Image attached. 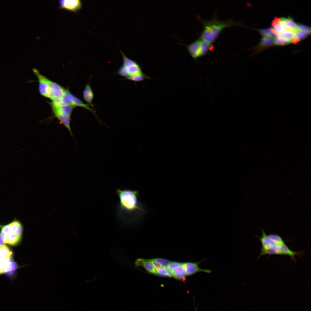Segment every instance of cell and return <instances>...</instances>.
<instances>
[{
	"instance_id": "6da1fadb",
	"label": "cell",
	"mask_w": 311,
	"mask_h": 311,
	"mask_svg": "<svg viewBox=\"0 0 311 311\" xmlns=\"http://www.w3.org/2000/svg\"><path fill=\"white\" fill-rule=\"evenodd\" d=\"M262 231V236L259 238L261 247L258 258L265 255H288L295 262V256L301 254V252L291 250L280 236L275 234L267 235L264 230Z\"/></svg>"
},
{
	"instance_id": "7a4b0ae2",
	"label": "cell",
	"mask_w": 311,
	"mask_h": 311,
	"mask_svg": "<svg viewBox=\"0 0 311 311\" xmlns=\"http://www.w3.org/2000/svg\"><path fill=\"white\" fill-rule=\"evenodd\" d=\"M116 192L120 199L119 215L125 222H130L134 219L136 212L141 210L138 203V192L120 189H117Z\"/></svg>"
},
{
	"instance_id": "3957f363",
	"label": "cell",
	"mask_w": 311,
	"mask_h": 311,
	"mask_svg": "<svg viewBox=\"0 0 311 311\" xmlns=\"http://www.w3.org/2000/svg\"><path fill=\"white\" fill-rule=\"evenodd\" d=\"M198 18L202 23L203 27L200 38L211 44L217 39L224 29L233 26L242 25L240 22H235L231 20H220L215 14L210 20H207L199 16H198Z\"/></svg>"
},
{
	"instance_id": "277c9868",
	"label": "cell",
	"mask_w": 311,
	"mask_h": 311,
	"mask_svg": "<svg viewBox=\"0 0 311 311\" xmlns=\"http://www.w3.org/2000/svg\"><path fill=\"white\" fill-rule=\"evenodd\" d=\"M0 235L5 244L14 246L18 244L22 240L23 227L21 222L15 219L4 225H0Z\"/></svg>"
},
{
	"instance_id": "5b68a950",
	"label": "cell",
	"mask_w": 311,
	"mask_h": 311,
	"mask_svg": "<svg viewBox=\"0 0 311 311\" xmlns=\"http://www.w3.org/2000/svg\"><path fill=\"white\" fill-rule=\"evenodd\" d=\"M55 117L69 131L72 136L73 134L71 126V116L74 107L65 105L56 107L51 106Z\"/></svg>"
},
{
	"instance_id": "8992f818",
	"label": "cell",
	"mask_w": 311,
	"mask_h": 311,
	"mask_svg": "<svg viewBox=\"0 0 311 311\" xmlns=\"http://www.w3.org/2000/svg\"><path fill=\"white\" fill-rule=\"evenodd\" d=\"M187 48L191 57L196 59L212 51L213 46L200 37L188 45Z\"/></svg>"
},
{
	"instance_id": "52a82bcc",
	"label": "cell",
	"mask_w": 311,
	"mask_h": 311,
	"mask_svg": "<svg viewBox=\"0 0 311 311\" xmlns=\"http://www.w3.org/2000/svg\"><path fill=\"white\" fill-rule=\"evenodd\" d=\"M120 52L123 58V65L126 69L128 76H137L143 74L137 63L128 58L122 51Z\"/></svg>"
},
{
	"instance_id": "ba28073f",
	"label": "cell",
	"mask_w": 311,
	"mask_h": 311,
	"mask_svg": "<svg viewBox=\"0 0 311 311\" xmlns=\"http://www.w3.org/2000/svg\"><path fill=\"white\" fill-rule=\"evenodd\" d=\"M33 71L38 80V88L40 94L47 97L51 80L41 74L36 69H33Z\"/></svg>"
},
{
	"instance_id": "9c48e42d",
	"label": "cell",
	"mask_w": 311,
	"mask_h": 311,
	"mask_svg": "<svg viewBox=\"0 0 311 311\" xmlns=\"http://www.w3.org/2000/svg\"><path fill=\"white\" fill-rule=\"evenodd\" d=\"M205 259L197 262H186L183 263L187 275L189 276L199 272H203L210 273L212 271L210 270L200 268L199 266V264Z\"/></svg>"
},
{
	"instance_id": "30bf717a",
	"label": "cell",
	"mask_w": 311,
	"mask_h": 311,
	"mask_svg": "<svg viewBox=\"0 0 311 311\" xmlns=\"http://www.w3.org/2000/svg\"><path fill=\"white\" fill-rule=\"evenodd\" d=\"M65 90L58 84L51 80L47 97L51 100L56 98H61Z\"/></svg>"
},
{
	"instance_id": "8fae6325",
	"label": "cell",
	"mask_w": 311,
	"mask_h": 311,
	"mask_svg": "<svg viewBox=\"0 0 311 311\" xmlns=\"http://www.w3.org/2000/svg\"><path fill=\"white\" fill-rule=\"evenodd\" d=\"M59 5L61 8L76 12L81 8L82 4L79 0H61Z\"/></svg>"
},
{
	"instance_id": "7c38bea8",
	"label": "cell",
	"mask_w": 311,
	"mask_h": 311,
	"mask_svg": "<svg viewBox=\"0 0 311 311\" xmlns=\"http://www.w3.org/2000/svg\"><path fill=\"white\" fill-rule=\"evenodd\" d=\"M135 265L136 267L142 266L149 272L156 274L157 270L149 261V259L139 258L136 260Z\"/></svg>"
},
{
	"instance_id": "4fadbf2b",
	"label": "cell",
	"mask_w": 311,
	"mask_h": 311,
	"mask_svg": "<svg viewBox=\"0 0 311 311\" xmlns=\"http://www.w3.org/2000/svg\"><path fill=\"white\" fill-rule=\"evenodd\" d=\"M12 253L5 244L0 246V262L4 263L11 261Z\"/></svg>"
},
{
	"instance_id": "5bb4252c",
	"label": "cell",
	"mask_w": 311,
	"mask_h": 311,
	"mask_svg": "<svg viewBox=\"0 0 311 311\" xmlns=\"http://www.w3.org/2000/svg\"><path fill=\"white\" fill-rule=\"evenodd\" d=\"M83 97L88 105L94 108L92 101L94 98V93L89 84H87L86 86L84 89L83 92Z\"/></svg>"
},
{
	"instance_id": "9a60e30c",
	"label": "cell",
	"mask_w": 311,
	"mask_h": 311,
	"mask_svg": "<svg viewBox=\"0 0 311 311\" xmlns=\"http://www.w3.org/2000/svg\"><path fill=\"white\" fill-rule=\"evenodd\" d=\"M280 21L284 24L291 31L295 34L301 31L298 26L297 24L295 23L290 18H279Z\"/></svg>"
},
{
	"instance_id": "2e32d148",
	"label": "cell",
	"mask_w": 311,
	"mask_h": 311,
	"mask_svg": "<svg viewBox=\"0 0 311 311\" xmlns=\"http://www.w3.org/2000/svg\"><path fill=\"white\" fill-rule=\"evenodd\" d=\"M171 271L172 276L176 279L183 281L185 280L187 275L183 265V263L178 267Z\"/></svg>"
},
{
	"instance_id": "e0dca14e",
	"label": "cell",
	"mask_w": 311,
	"mask_h": 311,
	"mask_svg": "<svg viewBox=\"0 0 311 311\" xmlns=\"http://www.w3.org/2000/svg\"><path fill=\"white\" fill-rule=\"evenodd\" d=\"M275 36H263L261 39L260 45L263 47H266L272 45L274 43Z\"/></svg>"
},
{
	"instance_id": "ac0fdd59",
	"label": "cell",
	"mask_w": 311,
	"mask_h": 311,
	"mask_svg": "<svg viewBox=\"0 0 311 311\" xmlns=\"http://www.w3.org/2000/svg\"><path fill=\"white\" fill-rule=\"evenodd\" d=\"M156 270V274L158 276L170 277L172 276L171 271L167 267L162 266Z\"/></svg>"
},
{
	"instance_id": "d6986e66",
	"label": "cell",
	"mask_w": 311,
	"mask_h": 311,
	"mask_svg": "<svg viewBox=\"0 0 311 311\" xmlns=\"http://www.w3.org/2000/svg\"><path fill=\"white\" fill-rule=\"evenodd\" d=\"M18 268V265L16 262L10 261L5 263L4 270L5 272L14 270Z\"/></svg>"
},
{
	"instance_id": "ffe728a7",
	"label": "cell",
	"mask_w": 311,
	"mask_h": 311,
	"mask_svg": "<svg viewBox=\"0 0 311 311\" xmlns=\"http://www.w3.org/2000/svg\"><path fill=\"white\" fill-rule=\"evenodd\" d=\"M291 43L288 40L279 36H275L274 44L278 45H284Z\"/></svg>"
},
{
	"instance_id": "44dd1931",
	"label": "cell",
	"mask_w": 311,
	"mask_h": 311,
	"mask_svg": "<svg viewBox=\"0 0 311 311\" xmlns=\"http://www.w3.org/2000/svg\"><path fill=\"white\" fill-rule=\"evenodd\" d=\"M260 34L263 36H275L272 31V29L264 28L259 30Z\"/></svg>"
},
{
	"instance_id": "7402d4cb",
	"label": "cell",
	"mask_w": 311,
	"mask_h": 311,
	"mask_svg": "<svg viewBox=\"0 0 311 311\" xmlns=\"http://www.w3.org/2000/svg\"><path fill=\"white\" fill-rule=\"evenodd\" d=\"M310 33V32L301 31L297 33L295 35L299 40H301L308 36Z\"/></svg>"
},
{
	"instance_id": "603a6c76",
	"label": "cell",
	"mask_w": 311,
	"mask_h": 311,
	"mask_svg": "<svg viewBox=\"0 0 311 311\" xmlns=\"http://www.w3.org/2000/svg\"><path fill=\"white\" fill-rule=\"evenodd\" d=\"M145 76L144 74L137 76H128L126 78L128 80H131L135 81H140L143 80Z\"/></svg>"
},
{
	"instance_id": "cb8c5ba5",
	"label": "cell",
	"mask_w": 311,
	"mask_h": 311,
	"mask_svg": "<svg viewBox=\"0 0 311 311\" xmlns=\"http://www.w3.org/2000/svg\"><path fill=\"white\" fill-rule=\"evenodd\" d=\"M117 73L118 74L121 76L126 78L129 76L126 69L123 65L120 67L117 71Z\"/></svg>"
},
{
	"instance_id": "d4e9b609",
	"label": "cell",
	"mask_w": 311,
	"mask_h": 311,
	"mask_svg": "<svg viewBox=\"0 0 311 311\" xmlns=\"http://www.w3.org/2000/svg\"><path fill=\"white\" fill-rule=\"evenodd\" d=\"M182 263L177 262H170L167 268L170 270H172L180 266Z\"/></svg>"
},
{
	"instance_id": "484cf974",
	"label": "cell",
	"mask_w": 311,
	"mask_h": 311,
	"mask_svg": "<svg viewBox=\"0 0 311 311\" xmlns=\"http://www.w3.org/2000/svg\"><path fill=\"white\" fill-rule=\"evenodd\" d=\"M155 259L156 261L159 263L162 266L165 267H167L171 262L168 260L162 258H158Z\"/></svg>"
},
{
	"instance_id": "4316f807",
	"label": "cell",
	"mask_w": 311,
	"mask_h": 311,
	"mask_svg": "<svg viewBox=\"0 0 311 311\" xmlns=\"http://www.w3.org/2000/svg\"><path fill=\"white\" fill-rule=\"evenodd\" d=\"M149 260L156 270L158 269L162 266L159 263L156 261L155 259H149Z\"/></svg>"
},
{
	"instance_id": "83f0119b",
	"label": "cell",
	"mask_w": 311,
	"mask_h": 311,
	"mask_svg": "<svg viewBox=\"0 0 311 311\" xmlns=\"http://www.w3.org/2000/svg\"><path fill=\"white\" fill-rule=\"evenodd\" d=\"M297 25L301 31L310 33L311 28L310 27L301 24H297Z\"/></svg>"
},
{
	"instance_id": "f1b7e54d",
	"label": "cell",
	"mask_w": 311,
	"mask_h": 311,
	"mask_svg": "<svg viewBox=\"0 0 311 311\" xmlns=\"http://www.w3.org/2000/svg\"><path fill=\"white\" fill-rule=\"evenodd\" d=\"M5 263L0 262V271L2 274L5 273L4 268Z\"/></svg>"
},
{
	"instance_id": "f546056e",
	"label": "cell",
	"mask_w": 311,
	"mask_h": 311,
	"mask_svg": "<svg viewBox=\"0 0 311 311\" xmlns=\"http://www.w3.org/2000/svg\"><path fill=\"white\" fill-rule=\"evenodd\" d=\"M5 244L3 237L0 235V246Z\"/></svg>"
},
{
	"instance_id": "4dcf8cb0",
	"label": "cell",
	"mask_w": 311,
	"mask_h": 311,
	"mask_svg": "<svg viewBox=\"0 0 311 311\" xmlns=\"http://www.w3.org/2000/svg\"><path fill=\"white\" fill-rule=\"evenodd\" d=\"M2 274V273L0 271V274Z\"/></svg>"
}]
</instances>
